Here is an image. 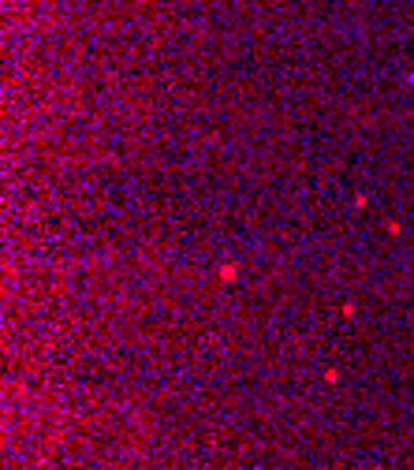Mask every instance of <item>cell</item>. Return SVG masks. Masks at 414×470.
<instances>
[{"label": "cell", "mask_w": 414, "mask_h": 470, "mask_svg": "<svg viewBox=\"0 0 414 470\" xmlns=\"http://www.w3.org/2000/svg\"><path fill=\"white\" fill-rule=\"evenodd\" d=\"M220 280H235V265H224L220 269Z\"/></svg>", "instance_id": "obj_1"}, {"label": "cell", "mask_w": 414, "mask_h": 470, "mask_svg": "<svg viewBox=\"0 0 414 470\" xmlns=\"http://www.w3.org/2000/svg\"><path fill=\"white\" fill-rule=\"evenodd\" d=\"M407 82H410V90H414V72H410V75H407Z\"/></svg>", "instance_id": "obj_2"}]
</instances>
